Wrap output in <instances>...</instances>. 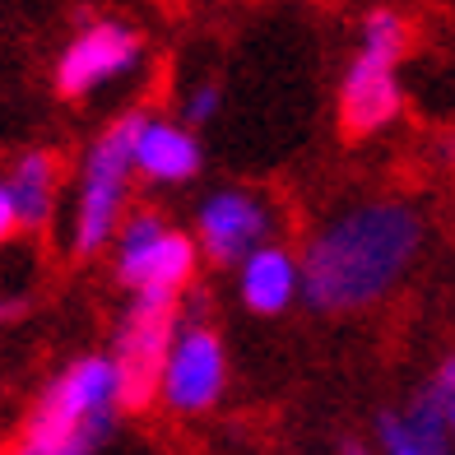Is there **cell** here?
Masks as SVG:
<instances>
[{"label":"cell","mask_w":455,"mask_h":455,"mask_svg":"<svg viewBox=\"0 0 455 455\" xmlns=\"http://www.w3.org/2000/svg\"><path fill=\"white\" fill-rule=\"evenodd\" d=\"M339 131L348 140H367L386 126H395V116L404 112V89H400V60L354 52V60L344 66L339 93H335Z\"/></svg>","instance_id":"cell-9"},{"label":"cell","mask_w":455,"mask_h":455,"mask_svg":"<svg viewBox=\"0 0 455 455\" xmlns=\"http://www.w3.org/2000/svg\"><path fill=\"white\" fill-rule=\"evenodd\" d=\"M135 121L140 108L112 116L102 126L84 158H79V177H75V200H70V256L75 260H93L116 242L121 223L131 214V181H135Z\"/></svg>","instance_id":"cell-3"},{"label":"cell","mask_w":455,"mask_h":455,"mask_svg":"<svg viewBox=\"0 0 455 455\" xmlns=\"http://www.w3.org/2000/svg\"><path fill=\"white\" fill-rule=\"evenodd\" d=\"M10 455H37V451H28V446H14Z\"/></svg>","instance_id":"cell-19"},{"label":"cell","mask_w":455,"mask_h":455,"mask_svg":"<svg viewBox=\"0 0 455 455\" xmlns=\"http://www.w3.org/2000/svg\"><path fill=\"white\" fill-rule=\"evenodd\" d=\"M144 66V37L131 28L126 19H93L84 24L66 47H60L56 66H52V89L60 98H89L98 89L116 84Z\"/></svg>","instance_id":"cell-7"},{"label":"cell","mask_w":455,"mask_h":455,"mask_svg":"<svg viewBox=\"0 0 455 455\" xmlns=\"http://www.w3.org/2000/svg\"><path fill=\"white\" fill-rule=\"evenodd\" d=\"M237 302L251 316H283L302 298V260L293 246L270 242L237 265Z\"/></svg>","instance_id":"cell-12"},{"label":"cell","mask_w":455,"mask_h":455,"mask_svg":"<svg viewBox=\"0 0 455 455\" xmlns=\"http://www.w3.org/2000/svg\"><path fill=\"white\" fill-rule=\"evenodd\" d=\"M371 437H377V455H451L455 446L446 409L432 395V386L400 409H381L371 423Z\"/></svg>","instance_id":"cell-11"},{"label":"cell","mask_w":455,"mask_h":455,"mask_svg":"<svg viewBox=\"0 0 455 455\" xmlns=\"http://www.w3.org/2000/svg\"><path fill=\"white\" fill-rule=\"evenodd\" d=\"M181 321H186L181 302H163V298H131L121 307V316L112 325V348H108V358L116 367L121 413H144L158 404L163 367H168Z\"/></svg>","instance_id":"cell-5"},{"label":"cell","mask_w":455,"mask_h":455,"mask_svg":"<svg viewBox=\"0 0 455 455\" xmlns=\"http://www.w3.org/2000/svg\"><path fill=\"white\" fill-rule=\"evenodd\" d=\"M228 390V344L223 335L204 321V316H186L168 367H163V386H158V404L177 413V419H200L210 413Z\"/></svg>","instance_id":"cell-8"},{"label":"cell","mask_w":455,"mask_h":455,"mask_svg":"<svg viewBox=\"0 0 455 455\" xmlns=\"http://www.w3.org/2000/svg\"><path fill=\"white\" fill-rule=\"evenodd\" d=\"M432 395L442 400V409H446V423H451V437H455V354H451V358H442L437 377H432Z\"/></svg>","instance_id":"cell-16"},{"label":"cell","mask_w":455,"mask_h":455,"mask_svg":"<svg viewBox=\"0 0 455 455\" xmlns=\"http://www.w3.org/2000/svg\"><path fill=\"white\" fill-rule=\"evenodd\" d=\"M358 52L371 56H386V60H400L409 52V19L400 10H386L377 5L363 19V33H358Z\"/></svg>","instance_id":"cell-14"},{"label":"cell","mask_w":455,"mask_h":455,"mask_svg":"<svg viewBox=\"0 0 455 455\" xmlns=\"http://www.w3.org/2000/svg\"><path fill=\"white\" fill-rule=\"evenodd\" d=\"M10 196H14V210H19V228L24 233H43L56 214V200H60V186H66V168L52 149H24L10 163Z\"/></svg>","instance_id":"cell-13"},{"label":"cell","mask_w":455,"mask_h":455,"mask_svg":"<svg viewBox=\"0 0 455 455\" xmlns=\"http://www.w3.org/2000/svg\"><path fill=\"white\" fill-rule=\"evenodd\" d=\"M339 455H371V451H367L363 442H344V446H339Z\"/></svg>","instance_id":"cell-18"},{"label":"cell","mask_w":455,"mask_h":455,"mask_svg":"<svg viewBox=\"0 0 455 455\" xmlns=\"http://www.w3.org/2000/svg\"><path fill=\"white\" fill-rule=\"evenodd\" d=\"M116 367L108 354H79L43 386L24 419V442L37 455H93L116 423Z\"/></svg>","instance_id":"cell-2"},{"label":"cell","mask_w":455,"mask_h":455,"mask_svg":"<svg viewBox=\"0 0 455 455\" xmlns=\"http://www.w3.org/2000/svg\"><path fill=\"white\" fill-rule=\"evenodd\" d=\"M223 112V84L219 79H200V84L186 89L181 98V126H210V121Z\"/></svg>","instance_id":"cell-15"},{"label":"cell","mask_w":455,"mask_h":455,"mask_svg":"<svg viewBox=\"0 0 455 455\" xmlns=\"http://www.w3.org/2000/svg\"><path fill=\"white\" fill-rule=\"evenodd\" d=\"M275 233H279L275 200L251 191V186H219L196 204L191 237L200 246V260L219 265V270H237L246 256L270 246Z\"/></svg>","instance_id":"cell-6"},{"label":"cell","mask_w":455,"mask_h":455,"mask_svg":"<svg viewBox=\"0 0 455 455\" xmlns=\"http://www.w3.org/2000/svg\"><path fill=\"white\" fill-rule=\"evenodd\" d=\"M112 275L131 298L181 302L200 275V246L158 210H131L112 242Z\"/></svg>","instance_id":"cell-4"},{"label":"cell","mask_w":455,"mask_h":455,"mask_svg":"<svg viewBox=\"0 0 455 455\" xmlns=\"http://www.w3.org/2000/svg\"><path fill=\"white\" fill-rule=\"evenodd\" d=\"M14 233H24L19 228V210H14V196H10V181L0 177V246H10Z\"/></svg>","instance_id":"cell-17"},{"label":"cell","mask_w":455,"mask_h":455,"mask_svg":"<svg viewBox=\"0 0 455 455\" xmlns=\"http://www.w3.org/2000/svg\"><path fill=\"white\" fill-rule=\"evenodd\" d=\"M131 158H135V177L149 181V186H186L204 168L200 135L191 126H181V121H172V116L149 112V108H140Z\"/></svg>","instance_id":"cell-10"},{"label":"cell","mask_w":455,"mask_h":455,"mask_svg":"<svg viewBox=\"0 0 455 455\" xmlns=\"http://www.w3.org/2000/svg\"><path fill=\"white\" fill-rule=\"evenodd\" d=\"M427 237L409 200L377 196L335 210L302 246V302L321 316H354L386 302L419 265Z\"/></svg>","instance_id":"cell-1"}]
</instances>
